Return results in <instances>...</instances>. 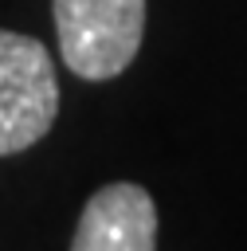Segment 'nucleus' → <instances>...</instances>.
I'll return each mask as SVG.
<instances>
[{"instance_id": "f257e3e1", "label": "nucleus", "mask_w": 247, "mask_h": 251, "mask_svg": "<svg viewBox=\"0 0 247 251\" xmlns=\"http://www.w3.org/2000/svg\"><path fill=\"white\" fill-rule=\"evenodd\" d=\"M59 55L90 82L118 78L141 51L145 0H51Z\"/></svg>"}, {"instance_id": "f03ea898", "label": "nucleus", "mask_w": 247, "mask_h": 251, "mask_svg": "<svg viewBox=\"0 0 247 251\" xmlns=\"http://www.w3.org/2000/svg\"><path fill=\"white\" fill-rule=\"evenodd\" d=\"M59 114V75L47 47L0 27V157L31 149Z\"/></svg>"}, {"instance_id": "7ed1b4c3", "label": "nucleus", "mask_w": 247, "mask_h": 251, "mask_svg": "<svg viewBox=\"0 0 247 251\" xmlns=\"http://www.w3.org/2000/svg\"><path fill=\"white\" fill-rule=\"evenodd\" d=\"M71 251H157V204L141 184H102L74 227Z\"/></svg>"}]
</instances>
